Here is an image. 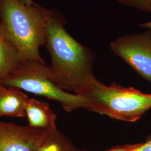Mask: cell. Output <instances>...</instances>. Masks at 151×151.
<instances>
[{
	"instance_id": "6da1fadb",
	"label": "cell",
	"mask_w": 151,
	"mask_h": 151,
	"mask_svg": "<svg viewBox=\"0 0 151 151\" xmlns=\"http://www.w3.org/2000/svg\"><path fill=\"white\" fill-rule=\"evenodd\" d=\"M46 25L45 47L51 58L49 67L54 83L65 91L83 87L96 79L95 54L78 42L65 27L66 21L57 10L43 7Z\"/></svg>"
},
{
	"instance_id": "7a4b0ae2",
	"label": "cell",
	"mask_w": 151,
	"mask_h": 151,
	"mask_svg": "<svg viewBox=\"0 0 151 151\" xmlns=\"http://www.w3.org/2000/svg\"><path fill=\"white\" fill-rule=\"evenodd\" d=\"M0 22L22 61L45 62L39 49L45 45L46 25L43 7L20 0H0Z\"/></svg>"
},
{
	"instance_id": "3957f363",
	"label": "cell",
	"mask_w": 151,
	"mask_h": 151,
	"mask_svg": "<svg viewBox=\"0 0 151 151\" xmlns=\"http://www.w3.org/2000/svg\"><path fill=\"white\" fill-rule=\"evenodd\" d=\"M75 93L86 101L88 110L126 122H135L151 108V94L115 82L108 86L97 78Z\"/></svg>"
},
{
	"instance_id": "277c9868",
	"label": "cell",
	"mask_w": 151,
	"mask_h": 151,
	"mask_svg": "<svg viewBox=\"0 0 151 151\" xmlns=\"http://www.w3.org/2000/svg\"><path fill=\"white\" fill-rule=\"evenodd\" d=\"M2 84L55 101L68 113L87 108L83 97L65 91L54 83L45 62L22 61Z\"/></svg>"
},
{
	"instance_id": "5b68a950",
	"label": "cell",
	"mask_w": 151,
	"mask_h": 151,
	"mask_svg": "<svg viewBox=\"0 0 151 151\" xmlns=\"http://www.w3.org/2000/svg\"><path fill=\"white\" fill-rule=\"evenodd\" d=\"M109 47L114 54L151 83V30L119 37L110 43Z\"/></svg>"
},
{
	"instance_id": "8992f818",
	"label": "cell",
	"mask_w": 151,
	"mask_h": 151,
	"mask_svg": "<svg viewBox=\"0 0 151 151\" xmlns=\"http://www.w3.org/2000/svg\"><path fill=\"white\" fill-rule=\"evenodd\" d=\"M47 134L0 120V151H38Z\"/></svg>"
},
{
	"instance_id": "52a82bcc",
	"label": "cell",
	"mask_w": 151,
	"mask_h": 151,
	"mask_svg": "<svg viewBox=\"0 0 151 151\" xmlns=\"http://www.w3.org/2000/svg\"><path fill=\"white\" fill-rule=\"evenodd\" d=\"M25 113L28 120L27 125L32 129L45 133L57 129L55 123L57 116L48 103L34 98L29 99Z\"/></svg>"
},
{
	"instance_id": "ba28073f",
	"label": "cell",
	"mask_w": 151,
	"mask_h": 151,
	"mask_svg": "<svg viewBox=\"0 0 151 151\" xmlns=\"http://www.w3.org/2000/svg\"><path fill=\"white\" fill-rule=\"evenodd\" d=\"M29 99L20 88L0 84V117H26L25 108Z\"/></svg>"
},
{
	"instance_id": "9c48e42d",
	"label": "cell",
	"mask_w": 151,
	"mask_h": 151,
	"mask_svg": "<svg viewBox=\"0 0 151 151\" xmlns=\"http://www.w3.org/2000/svg\"><path fill=\"white\" fill-rule=\"evenodd\" d=\"M20 57L0 22V84L22 62Z\"/></svg>"
},
{
	"instance_id": "30bf717a",
	"label": "cell",
	"mask_w": 151,
	"mask_h": 151,
	"mask_svg": "<svg viewBox=\"0 0 151 151\" xmlns=\"http://www.w3.org/2000/svg\"><path fill=\"white\" fill-rule=\"evenodd\" d=\"M38 151H87L76 147L59 130L48 133Z\"/></svg>"
},
{
	"instance_id": "8fae6325",
	"label": "cell",
	"mask_w": 151,
	"mask_h": 151,
	"mask_svg": "<svg viewBox=\"0 0 151 151\" xmlns=\"http://www.w3.org/2000/svg\"><path fill=\"white\" fill-rule=\"evenodd\" d=\"M122 5L151 13V0H117Z\"/></svg>"
},
{
	"instance_id": "7c38bea8",
	"label": "cell",
	"mask_w": 151,
	"mask_h": 151,
	"mask_svg": "<svg viewBox=\"0 0 151 151\" xmlns=\"http://www.w3.org/2000/svg\"><path fill=\"white\" fill-rule=\"evenodd\" d=\"M141 144L142 143L119 145L104 151H134L141 145Z\"/></svg>"
},
{
	"instance_id": "4fadbf2b",
	"label": "cell",
	"mask_w": 151,
	"mask_h": 151,
	"mask_svg": "<svg viewBox=\"0 0 151 151\" xmlns=\"http://www.w3.org/2000/svg\"><path fill=\"white\" fill-rule=\"evenodd\" d=\"M134 151H151V139L145 143H142L141 145Z\"/></svg>"
},
{
	"instance_id": "5bb4252c",
	"label": "cell",
	"mask_w": 151,
	"mask_h": 151,
	"mask_svg": "<svg viewBox=\"0 0 151 151\" xmlns=\"http://www.w3.org/2000/svg\"><path fill=\"white\" fill-rule=\"evenodd\" d=\"M139 27H142V28H147L148 29L151 30V21L141 24L139 25Z\"/></svg>"
},
{
	"instance_id": "9a60e30c",
	"label": "cell",
	"mask_w": 151,
	"mask_h": 151,
	"mask_svg": "<svg viewBox=\"0 0 151 151\" xmlns=\"http://www.w3.org/2000/svg\"><path fill=\"white\" fill-rule=\"evenodd\" d=\"M22 3L25 4L27 5H32L33 4L34 2L32 0H20Z\"/></svg>"
}]
</instances>
